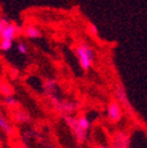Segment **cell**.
Returning a JSON list of instances; mask_svg holds the SVG:
<instances>
[{
    "instance_id": "obj_9",
    "label": "cell",
    "mask_w": 147,
    "mask_h": 148,
    "mask_svg": "<svg viewBox=\"0 0 147 148\" xmlns=\"http://www.w3.org/2000/svg\"><path fill=\"white\" fill-rule=\"evenodd\" d=\"M43 89L49 95H53V93L57 90V81L56 79H47L43 83Z\"/></svg>"
},
{
    "instance_id": "obj_6",
    "label": "cell",
    "mask_w": 147,
    "mask_h": 148,
    "mask_svg": "<svg viewBox=\"0 0 147 148\" xmlns=\"http://www.w3.org/2000/svg\"><path fill=\"white\" fill-rule=\"evenodd\" d=\"M112 147L116 148H127L130 145V138L129 135L126 132H117L112 138Z\"/></svg>"
},
{
    "instance_id": "obj_2",
    "label": "cell",
    "mask_w": 147,
    "mask_h": 148,
    "mask_svg": "<svg viewBox=\"0 0 147 148\" xmlns=\"http://www.w3.org/2000/svg\"><path fill=\"white\" fill-rule=\"evenodd\" d=\"M64 121L67 123V125L71 129L74 136H75L76 141L78 143H84L86 142V138H87V131L83 130L82 128L80 127L76 122V118L70 116V113H67L64 116Z\"/></svg>"
},
{
    "instance_id": "obj_10",
    "label": "cell",
    "mask_w": 147,
    "mask_h": 148,
    "mask_svg": "<svg viewBox=\"0 0 147 148\" xmlns=\"http://www.w3.org/2000/svg\"><path fill=\"white\" fill-rule=\"evenodd\" d=\"M0 129H1L4 132H6V134H12V132H13V129L11 127V124L1 114H0Z\"/></svg>"
},
{
    "instance_id": "obj_11",
    "label": "cell",
    "mask_w": 147,
    "mask_h": 148,
    "mask_svg": "<svg viewBox=\"0 0 147 148\" xmlns=\"http://www.w3.org/2000/svg\"><path fill=\"white\" fill-rule=\"evenodd\" d=\"M76 122H77V124H78L83 130H86V131L89 130V128H91V122L88 121V118H87L86 116H81V117L76 118Z\"/></svg>"
},
{
    "instance_id": "obj_17",
    "label": "cell",
    "mask_w": 147,
    "mask_h": 148,
    "mask_svg": "<svg viewBox=\"0 0 147 148\" xmlns=\"http://www.w3.org/2000/svg\"><path fill=\"white\" fill-rule=\"evenodd\" d=\"M0 92H1L4 95H9V94H12V89L10 86H7L5 83H1L0 84Z\"/></svg>"
},
{
    "instance_id": "obj_1",
    "label": "cell",
    "mask_w": 147,
    "mask_h": 148,
    "mask_svg": "<svg viewBox=\"0 0 147 148\" xmlns=\"http://www.w3.org/2000/svg\"><path fill=\"white\" fill-rule=\"evenodd\" d=\"M76 56L78 59V64L81 66V69L88 71L94 63L95 54L93 48L88 45L87 42H80L76 47Z\"/></svg>"
},
{
    "instance_id": "obj_3",
    "label": "cell",
    "mask_w": 147,
    "mask_h": 148,
    "mask_svg": "<svg viewBox=\"0 0 147 148\" xmlns=\"http://www.w3.org/2000/svg\"><path fill=\"white\" fill-rule=\"evenodd\" d=\"M51 98L53 99L54 107L58 111H60V112L65 113V114L75 112V111H77L78 107H80V103L76 102V101H60V100H58L57 98H54L53 95H51Z\"/></svg>"
},
{
    "instance_id": "obj_4",
    "label": "cell",
    "mask_w": 147,
    "mask_h": 148,
    "mask_svg": "<svg viewBox=\"0 0 147 148\" xmlns=\"http://www.w3.org/2000/svg\"><path fill=\"white\" fill-rule=\"evenodd\" d=\"M123 117L122 105L118 101H111L107 106V118L113 123H118Z\"/></svg>"
},
{
    "instance_id": "obj_13",
    "label": "cell",
    "mask_w": 147,
    "mask_h": 148,
    "mask_svg": "<svg viewBox=\"0 0 147 148\" xmlns=\"http://www.w3.org/2000/svg\"><path fill=\"white\" fill-rule=\"evenodd\" d=\"M4 102L6 103L7 106H10V107H13V106H16L17 105V100L14 99L12 97V94H9V95H5V98H4Z\"/></svg>"
},
{
    "instance_id": "obj_5",
    "label": "cell",
    "mask_w": 147,
    "mask_h": 148,
    "mask_svg": "<svg viewBox=\"0 0 147 148\" xmlns=\"http://www.w3.org/2000/svg\"><path fill=\"white\" fill-rule=\"evenodd\" d=\"M18 33H19V28L16 24L7 22L4 25V28L1 29V32H0V38L6 39V40H14L16 36L18 35Z\"/></svg>"
},
{
    "instance_id": "obj_14",
    "label": "cell",
    "mask_w": 147,
    "mask_h": 148,
    "mask_svg": "<svg viewBox=\"0 0 147 148\" xmlns=\"http://www.w3.org/2000/svg\"><path fill=\"white\" fill-rule=\"evenodd\" d=\"M16 121H18L21 123H27V122L30 121V118H29V114L25 112H17L16 113Z\"/></svg>"
},
{
    "instance_id": "obj_16",
    "label": "cell",
    "mask_w": 147,
    "mask_h": 148,
    "mask_svg": "<svg viewBox=\"0 0 147 148\" xmlns=\"http://www.w3.org/2000/svg\"><path fill=\"white\" fill-rule=\"evenodd\" d=\"M88 33H89L92 36H98V34H99V32H98V27L95 25V24H93V23H91V24H88Z\"/></svg>"
},
{
    "instance_id": "obj_18",
    "label": "cell",
    "mask_w": 147,
    "mask_h": 148,
    "mask_svg": "<svg viewBox=\"0 0 147 148\" xmlns=\"http://www.w3.org/2000/svg\"><path fill=\"white\" fill-rule=\"evenodd\" d=\"M7 23V21L5 18H0V32H1V29L4 28V25Z\"/></svg>"
},
{
    "instance_id": "obj_8",
    "label": "cell",
    "mask_w": 147,
    "mask_h": 148,
    "mask_svg": "<svg viewBox=\"0 0 147 148\" xmlns=\"http://www.w3.org/2000/svg\"><path fill=\"white\" fill-rule=\"evenodd\" d=\"M24 35L29 39H38L41 36V32L38 27L35 25H28L24 29Z\"/></svg>"
},
{
    "instance_id": "obj_7",
    "label": "cell",
    "mask_w": 147,
    "mask_h": 148,
    "mask_svg": "<svg viewBox=\"0 0 147 148\" xmlns=\"http://www.w3.org/2000/svg\"><path fill=\"white\" fill-rule=\"evenodd\" d=\"M115 97L117 99V101H118L121 105L126 106L127 108L130 107V102L128 100V95H127V92L126 89H124L123 86H117L116 89H115Z\"/></svg>"
},
{
    "instance_id": "obj_15",
    "label": "cell",
    "mask_w": 147,
    "mask_h": 148,
    "mask_svg": "<svg viewBox=\"0 0 147 148\" xmlns=\"http://www.w3.org/2000/svg\"><path fill=\"white\" fill-rule=\"evenodd\" d=\"M17 51H18V53L19 54H27L28 53V46H27V43L24 42H18L17 43Z\"/></svg>"
},
{
    "instance_id": "obj_12",
    "label": "cell",
    "mask_w": 147,
    "mask_h": 148,
    "mask_svg": "<svg viewBox=\"0 0 147 148\" xmlns=\"http://www.w3.org/2000/svg\"><path fill=\"white\" fill-rule=\"evenodd\" d=\"M13 46V40H6V39H1L0 41V51L3 52H9L12 49Z\"/></svg>"
}]
</instances>
